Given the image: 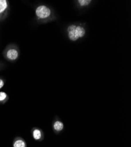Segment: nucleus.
Instances as JSON below:
<instances>
[{
	"label": "nucleus",
	"mask_w": 131,
	"mask_h": 147,
	"mask_svg": "<svg viewBox=\"0 0 131 147\" xmlns=\"http://www.w3.org/2000/svg\"><path fill=\"white\" fill-rule=\"evenodd\" d=\"M69 38L71 41H77L79 38H82L85 34V30L80 26L71 25L68 28Z\"/></svg>",
	"instance_id": "f257e3e1"
},
{
	"label": "nucleus",
	"mask_w": 131,
	"mask_h": 147,
	"mask_svg": "<svg viewBox=\"0 0 131 147\" xmlns=\"http://www.w3.org/2000/svg\"><path fill=\"white\" fill-rule=\"evenodd\" d=\"M50 9L45 5H40L35 10V14L40 20H44L49 17L51 15Z\"/></svg>",
	"instance_id": "f03ea898"
},
{
	"label": "nucleus",
	"mask_w": 131,
	"mask_h": 147,
	"mask_svg": "<svg viewBox=\"0 0 131 147\" xmlns=\"http://www.w3.org/2000/svg\"><path fill=\"white\" fill-rule=\"evenodd\" d=\"M19 56V53L15 48H9L5 53L6 58L11 61L16 60Z\"/></svg>",
	"instance_id": "7ed1b4c3"
},
{
	"label": "nucleus",
	"mask_w": 131,
	"mask_h": 147,
	"mask_svg": "<svg viewBox=\"0 0 131 147\" xmlns=\"http://www.w3.org/2000/svg\"><path fill=\"white\" fill-rule=\"evenodd\" d=\"M8 8V3L7 0H0V20L5 15Z\"/></svg>",
	"instance_id": "20e7f679"
},
{
	"label": "nucleus",
	"mask_w": 131,
	"mask_h": 147,
	"mask_svg": "<svg viewBox=\"0 0 131 147\" xmlns=\"http://www.w3.org/2000/svg\"><path fill=\"white\" fill-rule=\"evenodd\" d=\"M32 134L34 139L37 141H41L44 138L42 131L39 128H33Z\"/></svg>",
	"instance_id": "39448f33"
},
{
	"label": "nucleus",
	"mask_w": 131,
	"mask_h": 147,
	"mask_svg": "<svg viewBox=\"0 0 131 147\" xmlns=\"http://www.w3.org/2000/svg\"><path fill=\"white\" fill-rule=\"evenodd\" d=\"M13 147H27L26 142L21 137H17L13 142Z\"/></svg>",
	"instance_id": "423d86ee"
},
{
	"label": "nucleus",
	"mask_w": 131,
	"mask_h": 147,
	"mask_svg": "<svg viewBox=\"0 0 131 147\" xmlns=\"http://www.w3.org/2000/svg\"><path fill=\"white\" fill-rule=\"evenodd\" d=\"M64 128V124L62 122L59 121H56L54 124V129L56 132H60Z\"/></svg>",
	"instance_id": "0eeeda50"
},
{
	"label": "nucleus",
	"mask_w": 131,
	"mask_h": 147,
	"mask_svg": "<svg viewBox=\"0 0 131 147\" xmlns=\"http://www.w3.org/2000/svg\"><path fill=\"white\" fill-rule=\"evenodd\" d=\"M8 96L5 92H0V103H5L7 101Z\"/></svg>",
	"instance_id": "6e6552de"
},
{
	"label": "nucleus",
	"mask_w": 131,
	"mask_h": 147,
	"mask_svg": "<svg viewBox=\"0 0 131 147\" xmlns=\"http://www.w3.org/2000/svg\"><path fill=\"white\" fill-rule=\"evenodd\" d=\"M91 1L90 0H79L78 1L79 4L81 5V6H86L89 5L91 3Z\"/></svg>",
	"instance_id": "1a4fd4ad"
},
{
	"label": "nucleus",
	"mask_w": 131,
	"mask_h": 147,
	"mask_svg": "<svg viewBox=\"0 0 131 147\" xmlns=\"http://www.w3.org/2000/svg\"><path fill=\"white\" fill-rule=\"evenodd\" d=\"M4 81L3 80L0 78V90H1V88H3V87H4Z\"/></svg>",
	"instance_id": "9d476101"
}]
</instances>
